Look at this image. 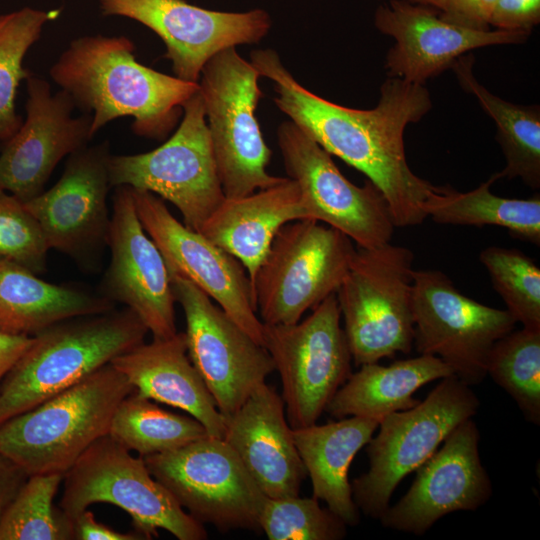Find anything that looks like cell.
<instances>
[{
    "instance_id": "6da1fadb",
    "label": "cell",
    "mask_w": 540,
    "mask_h": 540,
    "mask_svg": "<svg viewBox=\"0 0 540 540\" xmlns=\"http://www.w3.org/2000/svg\"><path fill=\"white\" fill-rule=\"evenodd\" d=\"M250 62L274 84L279 110L329 154L367 176L384 195L396 227L421 224L425 200L439 186L418 177L409 167L404 131L432 108L424 84L387 77L378 104L360 110L330 102L296 81L272 49H257Z\"/></svg>"
},
{
    "instance_id": "7a4b0ae2",
    "label": "cell",
    "mask_w": 540,
    "mask_h": 540,
    "mask_svg": "<svg viewBox=\"0 0 540 540\" xmlns=\"http://www.w3.org/2000/svg\"><path fill=\"white\" fill-rule=\"evenodd\" d=\"M134 52L126 36L86 35L72 40L51 66V79L75 106L92 112V136L114 119L131 117L135 134L162 140L198 91V83L147 67Z\"/></svg>"
},
{
    "instance_id": "3957f363",
    "label": "cell",
    "mask_w": 540,
    "mask_h": 540,
    "mask_svg": "<svg viewBox=\"0 0 540 540\" xmlns=\"http://www.w3.org/2000/svg\"><path fill=\"white\" fill-rule=\"evenodd\" d=\"M148 332L125 307L65 319L36 334L0 386V425L143 343Z\"/></svg>"
},
{
    "instance_id": "277c9868",
    "label": "cell",
    "mask_w": 540,
    "mask_h": 540,
    "mask_svg": "<svg viewBox=\"0 0 540 540\" xmlns=\"http://www.w3.org/2000/svg\"><path fill=\"white\" fill-rule=\"evenodd\" d=\"M135 388L106 364L72 387L0 425V454L28 475L65 474L99 438Z\"/></svg>"
},
{
    "instance_id": "5b68a950",
    "label": "cell",
    "mask_w": 540,
    "mask_h": 540,
    "mask_svg": "<svg viewBox=\"0 0 540 540\" xmlns=\"http://www.w3.org/2000/svg\"><path fill=\"white\" fill-rule=\"evenodd\" d=\"M413 259L410 249L391 243L355 249L336 296L356 366L410 353Z\"/></svg>"
},
{
    "instance_id": "8992f818",
    "label": "cell",
    "mask_w": 540,
    "mask_h": 540,
    "mask_svg": "<svg viewBox=\"0 0 540 540\" xmlns=\"http://www.w3.org/2000/svg\"><path fill=\"white\" fill-rule=\"evenodd\" d=\"M259 72L236 47L214 55L198 81L219 179L225 197L236 198L271 187L284 177L268 173L267 146L256 108L262 92Z\"/></svg>"
},
{
    "instance_id": "52a82bcc",
    "label": "cell",
    "mask_w": 540,
    "mask_h": 540,
    "mask_svg": "<svg viewBox=\"0 0 540 540\" xmlns=\"http://www.w3.org/2000/svg\"><path fill=\"white\" fill-rule=\"evenodd\" d=\"M479 407L470 386L450 376L412 408L382 418L376 437L367 444L369 469L351 483L357 508L379 520L403 478L416 471Z\"/></svg>"
},
{
    "instance_id": "ba28073f",
    "label": "cell",
    "mask_w": 540,
    "mask_h": 540,
    "mask_svg": "<svg viewBox=\"0 0 540 540\" xmlns=\"http://www.w3.org/2000/svg\"><path fill=\"white\" fill-rule=\"evenodd\" d=\"M61 509L73 520L92 504L108 503L127 512L142 539L163 529L179 540H204V525L184 510L150 473L142 456L105 435L64 474Z\"/></svg>"
},
{
    "instance_id": "9c48e42d",
    "label": "cell",
    "mask_w": 540,
    "mask_h": 540,
    "mask_svg": "<svg viewBox=\"0 0 540 540\" xmlns=\"http://www.w3.org/2000/svg\"><path fill=\"white\" fill-rule=\"evenodd\" d=\"M355 248L339 230L314 219L285 224L276 234L253 282L264 324L289 325L336 293Z\"/></svg>"
},
{
    "instance_id": "30bf717a",
    "label": "cell",
    "mask_w": 540,
    "mask_h": 540,
    "mask_svg": "<svg viewBox=\"0 0 540 540\" xmlns=\"http://www.w3.org/2000/svg\"><path fill=\"white\" fill-rule=\"evenodd\" d=\"M111 186L127 185L171 202L188 228L200 231L224 200L198 89L184 104L180 125L159 147L134 155H111Z\"/></svg>"
},
{
    "instance_id": "8fae6325",
    "label": "cell",
    "mask_w": 540,
    "mask_h": 540,
    "mask_svg": "<svg viewBox=\"0 0 540 540\" xmlns=\"http://www.w3.org/2000/svg\"><path fill=\"white\" fill-rule=\"evenodd\" d=\"M336 293L319 303L303 321L264 324V347L282 385L285 414L292 429L317 423L351 374L352 356Z\"/></svg>"
},
{
    "instance_id": "7c38bea8",
    "label": "cell",
    "mask_w": 540,
    "mask_h": 540,
    "mask_svg": "<svg viewBox=\"0 0 540 540\" xmlns=\"http://www.w3.org/2000/svg\"><path fill=\"white\" fill-rule=\"evenodd\" d=\"M143 458L153 477L201 524L220 532L260 531L267 496L224 439L207 435Z\"/></svg>"
},
{
    "instance_id": "4fadbf2b",
    "label": "cell",
    "mask_w": 540,
    "mask_h": 540,
    "mask_svg": "<svg viewBox=\"0 0 540 540\" xmlns=\"http://www.w3.org/2000/svg\"><path fill=\"white\" fill-rule=\"evenodd\" d=\"M413 344L436 356L465 384H480L494 343L514 330L507 310L484 305L461 293L440 270H414Z\"/></svg>"
},
{
    "instance_id": "5bb4252c",
    "label": "cell",
    "mask_w": 540,
    "mask_h": 540,
    "mask_svg": "<svg viewBox=\"0 0 540 540\" xmlns=\"http://www.w3.org/2000/svg\"><path fill=\"white\" fill-rule=\"evenodd\" d=\"M277 144L288 177L299 186L309 219L339 230L360 248L391 242L396 226L384 195L371 181L363 186L349 181L332 155L291 120L279 125Z\"/></svg>"
},
{
    "instance_id": "9a60e30c",
    "label": "cell",
    "mask_w": 540,
    "mask_h": 540,
    "mask_svg": "<svg viewBox=\"0 0 540 540\" xmlns=\"http://www.w3.org/2000/svg\"><path fill=\"white\" fill-rule=\"evenodd\" d=\"M170 279L185 315L187 354L226 418L275 370L273 359L194 283Z\"/></svg>"
},
{
    "instance_id": "2e32d148",
    "label": "cell",
    "mask_w": 540,
    "mask_h": 540,
    "mask_svg": "<svg viewBox=\"0 0 540 540\" xmlns=\"http://www.w3.org/2000/svg\"><path fill=\"white\" fill-rule=\"evenodd\" d=\"M105 16L132 19L156 33L166 47L176 77L198 83L204 65L220 51L260 42L270 31L261 8L216 11L185 0H97Z\"/></svg>"
},
{
    "instance_id": "e0dca14e",
    "label": "cell",
    "mask_w": 540,
    "mask_h": 540,
    "mask_svg": "<svg viewBox=\"0 0 540 540\" xmlns=\"http://www.w3.org/2000/svg\"><path fill=\"white\" fill-rule=\"evenodd\" d=\"M139 220L160 250L169 275L188 279L264 346L252 283L241 262L178 221L155 194L131 187Z\"/></svg>"
},
{
    "instance_id": "ac0fdd59",
    "label": "cell",
    "mask_w": 540,
    "mask_h": 540,
    "mask_svg": "<svg viewBox=\"0 0 540 540\" xmlns=\"http://www.w3.org/2000/svg\"><path fill=\"white\" fill-rule=\"evenodd\" d=\"M479 440L472 418L455 427L416 470L406 494L380 517L382 526L419 536L448 514L483 506L492 485L480 459Z\"/></svg>"
},
{
    "instance_id": "d6986e66",
    "label": "cell",
    "mask_w": 540,
    "mask_h": 540,
    "mask_svg": "<svg viewBox=\"0 0 540 540\" xmlns=\"http://www.w3.org/2000/svg\"><path fill=\"white\" fill-rule=\"evenodd\" d=\"M26 118L0 153V188L26 202L43 192L65 156L92 139L91 115L73 117L72 98L30 71L26 78Z\"/></svg>"
},
{
    "instance_id": "ffe728a7",
    "label": "cell",
    "mask_w": 540,
    "mask_h": 540,
    "mask_svg": "<svg viewBox=\"0 0 540 540\" xmlns=\"http://www.w3.org/2000/svg\"><path fill=\"white\" fill-rule=\"evenodd\" d=\"M111 261L103 296L123 303L154 339L177 333L175 296L165 260L143 228L130 186H116L107 236Z\"/></svg>"
},
{
    "instance_id": "44dd1931",
    "label": "cell",
    "mask_w": 540,
    "mask_h": 540,
    "mask_svg": "<svg viewBox=\"0 0 540 540\" xmlns=\"http://www.w3.org/2000/svg\"><path fill=\"white\" fill-rule=\"evenodd\" d=\"M110 157L108 141L75 151L55 185L24 202L49 249L84 259L107 244Z\"/></svg>"
},
{
    "instance_id": "7402d4cb",
    "label": "cell",
    "mask_w": 540,
    "mask_h": 540,
    "mask_svg": "<svg viewBox=\"0 0 540 540\" xmlns=\"http://www.w3.org/2000/svg\"><path fill=\"white\" fill-rule=\"evenodd\" d=\"M439 10L400 0H388L374 12V25L395 40L386 55L388 77L424 84L466 52L477 48L522 44L530 33L499 29L472 30L443 20Z\"/></svg>"
},
{
    "instance_id": "603a6c76",
    "label": "cell",
    "mask_w": 540,
    "mask_h": 540,
    "mask_svg": "<svg viewBox=\"0 0 540 540\" xmlns=\"http://www.w3.org/2000/svg\"><path fill=\"white\" fill-rule=\"evenodd\" d=\"M223 439L270 498L299 495L307 472L293 440L282 396L260 384L225 418Z\"/></svg>"
},
{
    "instance_id": "cb8c5ba5",
    "label": "cell",
    "mask_w": 540,
    "mask_h": 540,
    "mask_svg": "<svg viewBox=\"0 0 540 540\" xmlns=\"http://www.w3.org/2000/svg\"><path fill=\"white\" fill-rule=\"evenodd\" d=\"M110 363L141 395L185 411L223 439L225 418L187 354L185 332L143 342Z\"/></svg>"
},
{
    "instance_id": "d4e9b609",
    "label": "cell",
    "mask_w": 540,
    "mask_h": 540,
    "mask_svg": "<svg viewBox=\"0 0 540 540\" xmlns=\"http://www.w3.org/2000/svg\"><path fill=\"white\" fill-rule=\"evenodd\" d=\"M300 219H309L301 191L294 180L284 177L249 195L225 197L199 232L237 258L253 286L278 231Z\"/></svg>"
},
{
    "instance_id": "484cf974",
    "label": "cell",
    "mask_w": 540,
    "mask_h": 540,
    "mask_svg": "<svg viewBox=\"0 0 540 540\" xmlns=\"http://www.w3.org/2000/svg\"><path fill=\"white\" fill-rule=\"evenodd\" d=\"M379 423L375 418L349 416L324 425L315 423L292 429L294 443L311 479L313 497L324 501L349 526L359 522L349 468Z\"/></svg>"
},
{
    "instance_id": "4316f807",
    "label": "cell",
    "mask_w": 540,
    "mask_h": 540,
    "mask_svg": "<svg viewBox=\"0 0 540 540\" xmlns=\"http://www.w3.org/2000/svg\"><path fill=\"white\" fill-rule=\"evenodd\" d=\"M113 308L114 302L103 295L46 282L27 268L0 258V331L33 337L65 319Z\"/></svg>"
},
{
    "instance_id": "83f0119b",
    "label": "cell",
    "mask_w": 540,
    "mask_h": 540,
    "mask_svg": "<svg viewBox=\"0 0 540 540\" xmlns=\"http://www.w3.org/2000/svg\"><path fill=\"white\" fill-rule=\"evenodd\" d=\"M454 376L436 356L398 360L388 366L368 363L351 373L328 403L325 412L341 419L349 416L375 418L415 406L413 394L429 382Z\"/></svg>"
},
{
    "instance_id": "f1b7e54d",
    "label": "cell",
    "mask_w": 540,
    "mask_h": 540,
    "mask_svg": "<svg viewBox=\"0 0 540 540\" xmlns=\"http://www.w3.org/2000/svg\"><path fill=\"white\" fill-rule=\"evenodd\" d=\"M473 64L472 54L463 55L453 63L451 69L463 90L474 95L496 125V140L506 160L505 168L496 173L498 179L518 177L532 189H539V106L516 105L494 95L476 79Z\"/></svg>"
},
{
    "instance_id": "f546056e",
    "label": "cell",
    "mask_w": 540,
    "mask_h": 540,
    "mask_svg": "<svg viewBox=\"0 0 540 540\" xmlns=\"http://www.w3.org/2000/svg\"><path fill=\"white\" fill-rule=\"evenodd\" d=\"M496 173L477 188L459 192L450 185L439 186L423 203L422 210L439 224L482 227L499 226L514 238L540 245V197L504 198L493 194Z\"/></svg>"
},
{
    "instance_id": "4dcf8cb0",
    "label": "cell",
    "mask_w": 540,
    "mask_h": 540,
    "mask_svg": "<svg viewBox=\"0 0 540 540\" xmlns=\"http://www.w3.org/2000/svg\"><path fill=\"white\" fill-rule=\"evenodd\" d=\"M108 435L145 457L178 449L208 433L194 417L161 409L134 389L119 403Z\"/></svg>"
},
{
    "instance_id": "1f68e13d",
    "label": "cell",
    "mask_w": 540,
    "mask_h": 540,
    "mask_svg": "<svg viewBox=\"0 0 540 540\" xmlns=\"http://www.w3.org/2000/svg\"><path fill=\"white\" fill-rule=\"evenodd\" d=\"M60 8L40 10L31 7L0 14V141L6 142L20 127L15 111L18 86L28 70L23 60L38 41L46 23L57 19Z\"/></svg>"
},
{
    "instance_id": "d6a6232c",
    "label": "cell",
    "mask_w": 540,
    "mask_h": 540,
    "mask_svg": "<svg viewBox=\"0 0 540 540\" xmlns=\"http://www.w3.org/2000/svg\"><path fill=\"white\" fill-rule=\"evenodd\" d=\"M486 373L513 398L527 421L540 424V329L522 327L497 340Z\"/></svg>"
},
{
    "instance_id": "836d02e7",
    "label": "cell",
    "mask_w": 540,
    "mask_h": 540,
    "mask_svg": "<svg viewBox=\"0 0 540 540\" xmlns=\"http://www.w3.org/2000/svg\"><path fill=\"white\" fill-rule=\"evenodd\" d=\"M63 479L29 475L0 521V540H73V520L53 503Z\"/></svg>"
},
{
    "instance_id": "e575fe53",
    "label": "cell",
    "mask_w": 540,
    "mask_h": 540,
    "mask_svg": "<svg viewBox=\"0 0 540 540\" xmlns=\"http://www.w3.org/2000/svg\"><path fill=\"white\" fill-rule=\"evenodd\" d=\"M479 259L507 311L523 327L540 329V268L518 249L490 246Z\"/></svg>"
},
{
    "instance_id": "d590c367",
    "label": "cell",
    "mask_w": 540,
    "mask_h": 540,
    "mask_svg": "<svg viewBox=\"0 0 540 540\" xmlns=\"http://www.w3.org/2000/svg\"><path fill=\"white\" fill-rule=\"evenodd\" d=\"M259 526L269 540H340L347 534L345 522L313 496L266 497Z\"/></svg>"
},
{
    "instance_id": "8d00e7d4",
    "label": "cell",
    "mask_w": 540,
    "mask_h": 540,
    "mask_svg": "<svg viewBox=\"0 0 540 540\" xmlns=\"http://www.w3.org/2000/svg\"><path fill=\"white\" fill-rule=\"evenodd\" d=\"M48 250L42 229L24 202L0 188V258L41 274Z\"/></svg>"
},
{
    "instance_id": "74e56055",
    "label": "cell",
    "mask_w": 540,
    "mask_h": 540,
    "mask_svg": "<svg viewBox=\"0 0 540 540\" xmlns=\"http://www.w3.org/2000/svg\"><path fill=\"white\" fill-rule=\"evenodd\" d=\"M540 22V0H498L490 25L495 29L531 32Z\"/></svg>"
},
{
    "instance_id": "f35d334b",
    "label": "cell",
    "mask_w": 540,
    "mask_h": 540,
    "mask_svg": "<svg viewBox=\"0 0 540 540\" xmlns=\"http://www.w3.org/2000/svg\"><path fill=\"white\" fill-rule=\"evenodd\" d=\"M498 0H446L440 17L452 24L472 29L490 30L491 18Z\"/></svg>"
},
{
    "instance_id": "ab89813d",
    "label": "cell",
    "mask_w": 540,
    "mask_h": 540,
    "mask_svg": "<svg viewBox=\"0 0 540 540\" xmlns=\"http://www.w3.org/2000/svg\"><path fill=\"white\" fill-rule=\"evenodd\" d=\"M73 532L76 540H141L135 531L122 533L98 522L88 509L73 518Z\"/></svg>"
},
{
    "instance_id": "60d3db41",
    "label": "cell",
    "mask_w": 540,
    "mask_h": 540,
    "mask_svg": "<svg viewBox=\"0 0 540 540\" xmlns=\"http://www.w3.org/2000/svg\"><path fill=\"white\" fill-rule=\"evenodd\" d=\"M28 477L19 465L0 454V521Z\"/></svg>"
},
{
    "instance_id": "b9f144b4",
    "label": "cell",
    "mask_w": 540,
    "mask_h": 540,
    "mask_svg": "<svg viewBox=\"0 0 540 540\" xmlns=\"http://www.w3.org/2000/svg\"><path fill=\"white\" fill-rule=\"evenodd\" d=\"M33 338L0 331V386L10 369L32 344Z\"/></svg>"
},
{
    "instance_id": "7bdbcfd3",
    "label": "cell",
    "mask_w": 540,
    "mask_h": 540,
    "mask_svg": "<svg viewBox=\"0 0 540 540\" xmlns=\"http://www.w3.org/2000/svg\"><path fill=\"white\" fill-rule=\"evenodd\" d=\"M400 1H406L409 3L429 6L439 11H442L444 9L445 2H446V0H400Z\"/></svg>"
}]
</instances>
